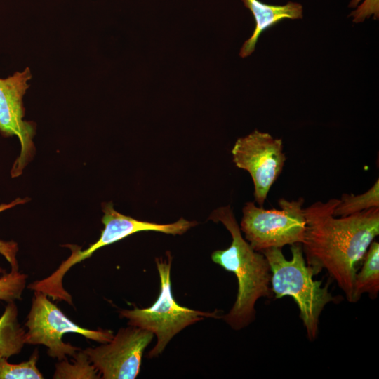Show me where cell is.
<instances>
[{"label": "cell", "instance_id": "7", "mask_svg": "<svg viewBox=\"0 0 379 379\" xmlns=\"http://www.w3.org/2000/svg\"><path fill=\"white\" fill-rule=\"evenodd\" d=\"M32 305L25 326V344L44 345L47 354L59 361L67 359V355L73 357L81 349L62 341L65 333H78L87 339L101 344L109 343L114 334L109 330H91L74 324L48 299V295L34 291Z\"/></svg>", "mask_w": 379, "mask_h": 379}, {"label": "cell", "instance_id": "9", "mask_svg": "<svg viewBox=\"0 0 379 379\" xmlns=\"http://www.w3.org/2000/svg\"><path fill=\"white\" fill-rule=\"evenodd\" d=\"M153 333L134 326L120 328L107 343L83 350L102 379H134Z\"/></svg>", "mask_w": 379, "mask_h": 379}, {"label": "cell", "instance_id": "18", "mask_svg": "<svg viewBox=\"0 0 379 379\" xmlns=\"http://www.w3.org/2000/svg\"><path fill=\"white\" fill-rule=\"evenodd\" d=\"M25 202V199L17 198L8 204H0V213ZM18 251V246L16 242L0 240V254L9 262L13 271H18V264L16 259Z\"/></svg>", "mask_w": 379, "mask_h": 379}, {"label": "cell", "instance_id": "3", "mask_svg": "<svg viewBox=\"0 0 379 379\" xmlns=\"http://www.w3.org/2000/svg\"><path fill=\"white\" fill-rule=\"evenodd\" d=\"M292 258L287 260L281 248H270L262 251L271 271V289L276 299L289 296L295 300L300 317L309 340L316 339L320 315L329 302H338V297L322 286L321 281L306 263L300 244L291 245Z\"/></svg>", "mask_w": 379, "mask_h": 379}, {"label": "cell", "instance_id": "2", "mask_svg": "<svg viewBox=\"0 0 379 379\" xmlns=\"http://www.w3.org/2000/svg\"><path fill=\"white\" fill-rule=\"evenodd\" d=\"M208 220L221 222L232 237L230 246L213 251L211 259L237 277L236 300L229 312L221 318L234 330H240L255 319L257 301L272 296L270 265L263 253L255 251L243 237L230 206L216 208Z\"/></svg>", "mask_w": 379, "mask_h": 379}, {"label": "cell", "instance_id": "11", "mask_svg": "<svg viewBox=\"0 0 379 379\" xmlns=\"http://www.w3.org/2000/svg\"><path fill=\"white\" fill-rule=\"evenodd\" d=\"M244 6L248 8L255 19V27L251 36L243 44L239 55L246 58L251 55L255 50L260 34L266 29L275 25L284 19H301L302 6L300 4L288 2L284 6L269 5L259 0H242Z\"/></svg>", "mask_w": 379, "mask_h": 379}, {"label": "cell", "instance_id": "4", "mask_svg": "<svg viewBox=\"0 0 379 379\" xmlns=\"http://www.w3.org/2000/svg\"><path fill=\"white\" fill-rule=\"evenodd\" d=\"M102 211L104 214L102 222L104 228L98 241L85 250H81L79 246L75 245H65L72 251L70 256L51 275L42 280L35 281L29 285V288L41 291L53 300H65L72 305L71 295L62 286V279L72 266L88 258L95 251L138 232L153 231L182 235L197 224L195 221H189L184 218L169 224L139 220L117 211L111 201L102 205Z\"/></svg>", "mask_w": 379, "mask_h": 379}, {"label": "cell", "instance_id": "1", "mask_svg": "<svg viewBox=\"0 0 379 379\" xmlns=\"http://www.w3.org/2000/svg\"><path fill=\"white\" fill-rule=\"evenodd\" d=\"M338 201H318L304 208L306 225L301 246L314 274L326 270L352 302L357 266L379 234V207L336 217L333 213Z\"/></svg>", "mask_w": 379, "mask_h": 379}, {"label": "cell", "instance_id": "13", "mask_svg": "<svg viewBox=\"0 0 379 379\" xmlns=\"http://www.w3.org/2000/svg\"><path fill=\"white\" fill-rule=\"evenodd\" d=\"M25 331L18 320V308L9 302L0 317V359L19 354L25 344Z\"/></svg>", "mask_w": 379, "mask_h": 379}, {"label": "cell", "instance_id": "10", "mask_svg": "<svg viewBox=\"0 0 379 379\" xmlns=\"http://www.w3.org/2000/svg\"><path fill=\"white\" fill-rule=\"evenodd\" d=\"M32 74L29 67L15 72L6 79H0V133L4 136L16 135L20 143V153L12 167L13 178L22 173L34 147L35 125L23 120L25 108L22 98L29 87L27 81Z\"/></svg>", "mask_w": 379, "mask_h": 379}, {"label": "cell", "instance_id": "14", "mask_svg": "<svg viewBox=\"0 0 379 379\" xmlns=\"http://www.w3.org/2000/svg\"><path fill=\"white\" fill-rule=\"evenodd\" d=\"M373 207H379V180L366 192L354 195L343 194L334 208L333 215L344 217Z\"/></svg>", "mask_w": 379, "mask_h": 379}, {"label": "cell", "instance_id": "12", "mask_svg": "<svg viewBox=\"0 0 379 379\" xmlns=\"http://www.w3.org/2000/svg\"><path fill=\"white\" fill-rule=\"evenodd\" d=\"M363 266L356 274L352 302H357L364 293L376 298L379 292V243L373 241L364 257Z\"/></svg>", "mask_w": 379, "mask_h": 379}, {"label": "cell", "instance_id": "19", "mask_svg": "<svg viewBox=\"0 0 379 379\" xmlns=\"http://www.w3.org/2000/svg\"><path fill=\"white\" fill-rule=\"evenodd\" d=\"M361 0H352L350 7H354ZM374 15V19H378L379 15V0H365L357 9L352 11L350 16H353L354 22H363L366 18Z\"/></svg>", "mask_w": 379, "mask_h": 379}, {"label": "cell", "instance_id": "5", "mask_svg": "<svg viewBox=\"0 0 379 379\" xmlns=\"http://www.w3.org/2000/svg\"><path fill=\"white\" fill-rule=\"evenodd\" d=\"M166 255V259H155L160 279L157 300L147 308L135 307L119 312L121 317L128 320V325L147 330L156 335L157 343L149 352V358L160 354L169 341L187 326L206 318H221L218 310L212 312L195 310L176 302L171 284L172 256L168 251Z\"/></svg>", "mask_w": 379, "mask_h": 379}, {"label": "cell", "instance_id": "8", "mask_svg": "<svg viewBox=\"0 0 379 379\" xmlns=\"http://www.w3.org/2000/svg\"><path fill=\"white\" fill-rule=\"evenodd\" d=\"M231 153L236 166L251 175L255 201L262 206L286 160L282 140L255 129L248 135L238 138Z\"/></svg>", "mask_w": 379, "mask_h": 379}, {"label": "cell", "instance_id": "6", "mask_svg": "<svg viewBox=\"0 0 379 379\" xmlns=\"http://www.w3.org/2000/svg\"><path fill=\"white\" fill-rule=\"evenodd\" d=\"M304 199H279V209H265L248 201L243 208L240 230L257 251L302 244L305 231Z\"/></svg>", "mask_w": 379, "mask_h": 379}, {"label": "cell", "instance_id": "16", "mask_svg": "<svg viewBox=\"0 0 379 379\" xmlns=\"http://www.w3.org/2000/svg\"><path fill=\"white\" fill-rule=\"evenodd\" d=\"M38 350L32 353L29 359L20 364H11L6 358L0 359V379H41L43 375L36 366Z\"/></svg>", "mask_w": 379, "mask_h": 379}, {"label": "cell", "instance_id": "17", "mask_svg": "<svg viewBox=\"0 0 379 379\" xmlns=\"http://www.w3.org/2000/svg\"><path fill=\"white\" fill-rule=\"evenodd\" d=\"M27 275L11 270L0 277V300L13 302L21 298Z\"/></svg>", "mask_w": 379, "mask_h": 379}, {"label": "cell", "instance_id": "15", "mask_svg": "<svg viewBox=\"0 0 379 379\" xmlns=\"http://www.w3.org/2000/svg\"><path fill=\"white\" fill-rule=\"evenodd\" d=\"M73 363H69L67 359L56 364L55 371L53 378L55 379H98L100 374L90 361L83 350L77 351L72 357Z\"/></svg>", "mask_w": 379, "mask_h": 379}]
</instances>
